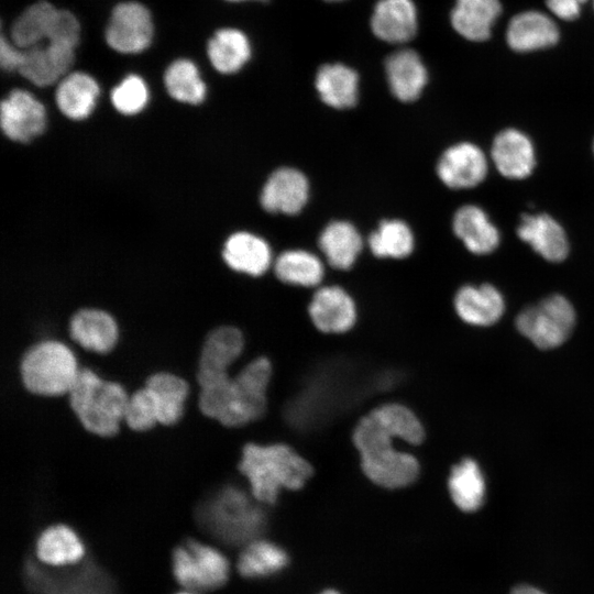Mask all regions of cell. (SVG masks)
I'll return each mask as SVG.
<instances>
[{
	"label": "cell",
	"instance_id": "cell-1",
	"mask_svg": "<svg viewBox=\"0 0 594 594\" xmlns=\"http://www.w3.org/2000/svg\"><path fill=\"white\" fill-rule=\"evenodd\" d=\"M424 438L419 418L398 403L372 409L360 419L352 435L363 473L374 484L391 490L413 484L420 472L416 457L399 450L394 441L417 446Z\"/></svg>",
	"mask_w": 594,
	"mask_h": 594
},
{
	"label": "cell",
	"instance_id": "cell-2",
	"mask_svg": "<svg viewBox=\"0 0 594 594\" xmlns=\"http://www.w3.org/2000/svg\"><path fill=\"white\" fill-rule=\"evenodd\" d=\"M272 364L264 358L248 363L237 375L229 371L198 372L199 408L227 427H241L260 419L266 408Z\"/></svg>",
	"mask_w": 594,
	"mask_h": 594
},
{
	"label": "cell",
	"instance_id": "cell-3",
	"mask_svg": "<svg viewBox=\"0 0 594 594\" xmlns=\"http://www.w3.org/2000/svg\"><path fill=\"white\" fill-rule=\"evenodd\" d=\"M251 495L261 504L273 505L282 491L301 488L312 475L309 462L284 443H248L239 462Z\"/></svg>",
	"mask_w": 594,
	"mask_h": 594
},
{
	"label": "cell",
	"instance_id": "cell-4",
	"mask_svg": "<svg viewBox=\"0 0 594 594\" xmlns=\"http://www.w3.org/2000/svg\"><path fill=\"white\" fill-rule=\"evenodd\" d=\"M252 495L227 485L201 503L197 518L215 538L229 544L257 539L265 527V514Z\"/></svg>",
	"mask_w": 594,
	"mask_h": 594
},
{
	"label": "cell",
	"instance_id": "cell-5",
	"mask_svg": "<svg viewBox=\"0 0 594 594\" xmlns=\"http://www.w3.org/2000/svg\"><path fill=\"white\" fill-rule=\"evenodd\" d=\"M68 395L70 407L86 430L100 437L119 431L129 400L122 385L82 369Z\"/></svg>",
	"mask_w": 594,
	"mask_h": 594
},
{
	"label": "cell",
	"instance_id": "cell-6",
	"mask_svg": "<svg viewBox=\"0 0 594 594\" xmlns=\"http://www.w3.org/2000/svg\"><path fill=\"white\" fill-rule=\"evenodd\" d=\"M79 372L73 351L55 340L33 345L26 351L20 365L25 388L41 396L68 394Z\"/></svg>",
	"mask_w": 594,
	"mask_h": 594
},
{
	"label": "cell",
	"instance_id": "cell-7",
	"mask_svg": "<svg viewBox=\"0 0 594 594\" xmlns=\"http://www.w3.org/2000/svg\"><path fill=\"white\" fill-rule=\"evenodd\" d=\"M156 35L152 10L139 0H122L110 10L103 29V42L122 56L141 55L148 51Z\"/></svg>",
	"mask_w": 594,
	"mask_h": 594
},
{
	"label": "cell",
	"instance_id": "cell-8",
	"mask_svg": "<svg viewBox=\"0 0 594 594\" xmlns=\"http://www.w3.org/2000/svg\"><path fill=\"white\" fill-rule=\"evenodd\" d=\"M53 568L34 562L26 564L25 575L32 594H113L111 580L94 563Z\"/></svg>",
	"mask_w": 594,
	"mask_h": 594
},
{
	"label": "cell",
	"instance_id": "cell-9",
	"mask_svg": "<svg viewBox=\"0 0 594 594\" xmlns=\"http://www.w3.org/2000/svg\"><path fill=\"white\" fill-rule=\"evenodd\" d=\"M575 324V311L561 295H551L524 309L516 318L517 330L542 350L563 344Z\"/></svg>",
	"mask_w": 594,
	"mask_h": 594
},
{
	"label": "cell",
	"instance_id": "cell-10",
	"mask_svg": "<svg viewBox=\"0 0 594 594\" xmlns=\"http://www.w3.org/2000/svg\"><path fill=\"white\" fill-rule=\"evenodd\" d=\"M173 572L177 582L189 591H207L222 586L229 578L228 559L216 548L187 540L173 554Z\"/></svg>",
	"mask_w": 594,
	"mask_h": 594
},
{
	"label": "cell",
	"instance_id": "cell-11",
	"mask_svg": "<svg viewBox=\"0 0 594 594\" xmlns=\"http://www.w3.org/2000/svg\"><path fill=\"white\" fill-rule=\"evenodd\" d=\"M44 103L23 88H13L0 105V124L4 135L15 142H30L46 127Z\"/></svg>",
	"mask_w": 594,
	"mask_h": 594
},
{
	"label": "cell",
	"instance_id": "cell-12",
	"mask_svg": "<svg viewBox=\"0 0 594 594\" xmlns=\"http://www.w3.org/2000/svg\"><path fill=\"white\" fill-rule=\"evenodd\" d=\"M77 53L78 51L73 47L53 42L38 44L23 50L16 74L34 87H51L75 69Z\"/></svg>",
	"mask_w": 594,
	"mask_h": 594
},
{
	"label": "cell",
	"instance_id": "cell-13",
	"mask_svg": "<svg viewBox=\"0 0 594 594\" xmlns=\"http://www.w3.org/2000/svg\"><path fill=\"white\" fill-rule=\"evenodd\" d=\"M487 161L473 143L461 142L448 147L437 164L439 179L449 188L466 189L481 184L487 174Z\"/></svg>",
	"mask_w": 594,
	"mask_h": 594
},
{
	"label": "cell",
	"instance_id": "cell-14",
	"mask_svg": "<svg viewBox=\"0 0 594 594\" xmlns=\"http://www.w3.org/2000/svg\"><path fill=\"white\" fill-rule=\"evenodd\" d=\"M309 198V182L304 173L293 167L274 170L265 182L260 202L271 213H299Z\"/></svg>",
	"mask_w": 594,
	"mask_h": 594
},
{
	"label": "cell",
	"instance_id": "cell-15",
	"mask_svg": "<svg viewBox=\"0 0 594 594\" xmlns=\"http://www.w3.org/2000/svg\"><path fill=\"white\" fill-rule=\"evenodd\" d=\"M314 326L323 333H344L356 321V306L351 295L339 286L318 288L308 306Z\"/></svg>",
	"mask_w": 594,
	"mask_h": 594
},
{
	"label": "cell",
	"instance_id": "cell-16",
	"mask_svg": "<svg viewBox=\"0 0 594 594\" xmlns=\"http://www.w3.org/2000/svg\"><path fill=\"white\" fill-rule=\"evenodd\" d=\"M98 79L87 70L75 68L55 88V103L69 120L81 121L91 116L100 97Z\"/></svg>",
	"mask_w": 594,
	"mask_h": 594
},
{
	"label": "cell",
	"instance_id": "cell-17",
	"mask_svg": "<svg viewBox=\"0 0 594 594\" xmlns=\"http://www.w3.org/2000/svg\"><path fill=\"white\" fill-rule=\"evenodd\" d=\"M58 7L51 0L26 4L9 22L4 31L10 41L22 50L47 42Z\"/></svg>",
	"mask_w": 594,
	"mask_h": 594
},
{
	"label": "cell",
	"instance_id": "cell-18",
	"mask_svg": "<svg viewBox=\"0 0 594 594\" xmlns=\"http://www.w3.org/2000/svg\"><path fill=\"white\" fill-rule=\"evenodd\" d=\"M417 10L411 0H378L371 18L374 35L387 43L402 44L417 32Z\"/></svg>",
	"mask_w": 594,
	"mask_h": 594
},
{
	"label": "cell",
	"instance_id": "cell-19",
	"mask_svg": "<svg viewBox=\"0 0 594 594\" xmlns=\"http://www.w3.org/2000/svg\"><path fill=\"white\" fill-rule=\"evenodd\" d=\"M492 158L497 170L510 179L528 177L536 165L531 140L515 129H506L496 135L492 145Z\"/></svg>",
	"mask_w": 594,
	"mask_h": 594
},
{
	"label": "cell",
	"instance_id": "cell-20",
	"mask_svg": "<svg viewBox=\"0 0 594 594\" xmlns=\"http://www.w3.org/2000/svg\"><path fill=\"white\" fill-rule=\"evenodd\" d=\"M206 57L217 73L233 75L250 61L252 47L248 35L238 28L217 29L206 41Z\"/></svg>",
	"mask_w": 594,
	"mask_h": 594
},
{
	"label": "cell",
	"instance_id": "cell-21",
	"mask_svg": "<svg viewBox=\"0 0 594 594\" xmlns=\"http://www.w3.org/2000/svg\"><path fill=\"white\" fill-rule=\"evenodd\" d=\"M391 92L403 102L419 98L427 81V69L417 52L403 48L391 54L385 62Z\"/></svg>",
	"mask_w": 594,
	"mask_h": 594
},
{
	"label": "cell",
	"instance_id": "cell-22",
	"mask_svg": "<svg viewBox=\"0 0 594 594\" xmlns=\"http://www.w3.org/2000/svg\"><path fill=\"white\" fill-rule=\"evenodd\" d=\"M517 234L547 261L561 262L568 256L564 229L549 215H524Z\"/></svg>",
	"mask_w": 594,
	"mask_h": 594
},
{
	"label": "cell",
	"instance_id": "cell-23",
	"mask_svg": "<svg viewBox=\"0 0 594 594\" xmlns=\"http://www.w3.org/2000/svg\"><path fill=\"white\" fill-rule=\"evenodd\" d=\"M453 302L460 319L472 326H492L502 318L505 311L502 294L490 284L461 287Z\"/></svg>",
	"mask_w": 594,
	"mask_h": 594
},
{
	"label": "cell",
	"instance_id": "cell-24",
	"mask_svg": "<svg viewBox=\"0 0 594 594\" xmlns=\"http://www.w3.org/2000/svg\"><path fill=\"white\" fill-rule=\"evenodd\" d=\"M559 30L554 21L539 11H525L508 23L506 41L516 52H530L554 45Z\"/></svg>",
	"mask_w": 594,
	"mask_h": 594
},
{
	"label": "cell",
	"instance_id": "cell-25",
	"mask_svg": "<svg viewBox=\"0 0 594 594\" xmlns=\"http://www.w3.org/2000/svg\"><path fill=\"white\" fill-rule=\"evenodd\" d=\"M222 257L233 271L251 276L263 275L272 264L270 244L263 238L246 231L235 232L227 239Z\"/></svg>",
	"mask_w": 594,
	"mask_h": 594
},
{
	"label": "cell",
	"instance_id": "cell-26",
	"mask_svg": "<svg viewBox=\"0 0 594 594\" xmlns=\"http://www.w3.org/2000/svg\"><path fill=\"white\" fill-rule=\"evenodd\" d=\"M70 337L88 351L110 352L118 340V326L108 312L99 309H81L69 324Z\"/></svg>",
	"mask_w": 594,
	"mask_h": 594
},
{
	"label": "cell",
	"instance_id": "cell-27",
	"mask_svg": "<svg viewBox=\"0 0 594 594\" xmlns=\"http://www.w3.org/2000/svg\"><path fill=\"white\" fill-rule=\"evenodd\" d=\"M200 67L189 57L170 61L162 73L166 94L175 101L189 106L201 105L207 97V84Z\"/></svg>",
	"mask_w": 594,
	"mask_h": 594
},
{
	"label": "cell",
	"instance_id": "cell-28",
	"mask_svg": "<svg viewBox=\"0 0 594 594\" xmlns=\"http://www.w3.org/2000/svg\"><path fill=\"white\" fill-rule=\"evenodd\" d=\"M452 228L465 248L474 254H488L499 244V232L486 212L477 206L465 205L454 213Z\"/></svg>",
	"mask_w": 594,
	"mask_h": 594
},
{
	"label": "cell",
	"instance_id": "cell-29",
	"mask_svg": "<svg viewBox=\"0 0 594 594\" xmlns=\"http://www.w3.org/2000/svg\"><path fill=\"white\" fill-rule=\"evenodd\" d=\"M315 85L320 99L331 108L348 109L358 102L359 76L346 65H322L317 72Z\"/></svg>",
	"mask_w": 594,
	"mask_h": 594
},
{
	"label": "cell",
	"instance_id": "cell-30",
	"mask_svg": "<svg viewBox=\"0 0 594 594\" xmlns=\"http://www.w3.org/2000/svg\"><path fill=\"white\" fill-rule=\"evenodd\" d=\"M318 244L327 262L341 271L353 266L363 248L358 229L344 220L327 224L319 235Z\"/></svg>",
	"mask_w": 594,
	"mask_h": 594
},
{
	"label": "cell",
	"instance_id": "cell-31",
	"mask_svg": "<svg viewBox=\"0 0 594 594\" xmlns=\"http://www.w3.org/2000/svg\"><path fill=\"white\" fill-rule=\"evenodd\" d=\"M501 11L498 0H457L451 11V24L464 38L482 42L490 37Z\"/></svg>",
	"mask_w": 594,
	"mask_h": 594
},
{
	"label": "cell",
	"instance_id": "cell-32",
	"mask_svg": "<svg viewBox=\"0 0 594 594\" xmlns=\"http://www.w3.org/2000/svg\"><path fill=\"white\" fill-rule=\"evenodd\" d=\"M448 488L452 502L463 513H475L485 503V477L473 459L465 458L452 468Z\"/></svg>",
	"mask_w": 594,
	"mask_h": 594
},
{
	"label": "cell",
	"instance_id": "cell-33",
	"mask_svg": "<svg viewBox=\"0 0 594 594\" xmlns=\"http://www.w3.org/2000/svg\"><path fill=\"white\" fill-rule=\"evenodd\" d=\"M85 548L77 534L65 525L46 528L37 539L36 556L50 566H67L78 563Z\"/></svg>",
	"mask_w": 594,
	"mask_h": 594
},
{
	"label": "cell",
	"instance_id": "cell-34",
	"mask_svg": "<svg viewBox=\"0 0 594 594\" xmlns=\"http://www.w3.org/2000/svg\"><path fill=\"white\" fill-rule=\"evenodd\" d=\"M244 349V338L234 327L224 326L211 331L205 340L198 372L229 371Z\"/></svg>",
	"mask_w": 594,
	"mask_h": 594
},
{
	"label": "cell",
	"instance_id": "cell-35",
	"mask_svg": "<svg viewBox=\"0 0 594 594\" xmlns=\"http://www.w3.org/2000/svg\"><path fill=\"white\" fill-rule=\"evenodd\" d=\"M145 386L155 399L158 422L170 426L183 417L189 386L185 380L167 372L151 375Z\"/></svg>",
	"mask_w": 594,
	"mask_h": 594
},
{
	"label": "cell",
	"instance_id": "cell-36",
	"mask_svg": "<svg viewBox=\"0 0 594 594\" xmlns=\"http://www.w3.org/2000/svg\"><path fill=\"white\" fill-rule=\"evenodd\" d=\"M288 562V553L280 546L257 538L246 543L241 551L238 570L248 579L267 578L283 571Z\"/></svg>",
	"mask_w": 594,
	"mask_h": 594
},
{
	"label": "cell",
	"instance_id": "cell-37",
	"mask_svg": "<svg viewBox=\"0 0 594 594\" xmlns=\"http://www.w3.org/2000/svg\"><path fill=\"white\" fill-rule=\"evenodd\" d=\"M276 277L288 285L314 287L321 283L324 267L321 260L306 250H287L273 263Z\"/></svg>",
	"mask_w": 594,
	"mask_h": 594
},
{
	"label": "cell",
	"instance_id": "cell-38",
	"mask_svg": "<svg viewBox=\"0 0 594 594\" xmlns=\"http://www.w3.org/2000/svg\"><path fill=\"white\" fill-rule=\"evenodd\" d=\"M369 246L376 257L404 258L411 254L415 238L410 227L403 220H383L369 237Z\"/></svg>",
	"mask_w": 594,
	"mask_h": 594
},
{
	"label": "cell",
	"instance_id": "cell-39",
	"mask_svg": "<svg viewBox=\"0 0 594 594\" xmlns=\"http://www.w3.org/2000/svg\"><path fill=\"white\" fill-rule=\"evenodd\" d=\"M151 98L146 79L139 73L125 74L110 90L109 99L117 112L136 116L148 105Z\"/></svg>",
	"mask_w": 594,
	"mask_h": 594
},
{
	"label": "cell",
	"instance_id": "cell-40",
	"mask_svg": "<svg viewBox=\"0 0 594 594\" xmlns=\"http://www.w3.org/2000/svg\"><path fill=\"white\" fill-rule=\"evenodd\" d=\"M123 421L135 431H146L160 424L155 399L146 386L129 396Z\"/></svg>",
	"mask_w": 594,
	"mask_h": 594
},
{
	"label": "cell",
	"instance_id": "cell-41",
	"mask_svg": "<svg viewBox=\"0 0 594 594\" xmlns=\"http://www.w3.org/2000/svg\"><path fill=\"white\" fill-rule=\"evenodd\" d=\"M23 57V50L14 45L4 31H0V68L3 73L16 74Z\"/></svg>",
	"mask_w": 594,
	"mask_h": 594
},
{
	"label": "cell",
	"instance_id": "cell-42",
	"mask_svg": "<svg viewBox=\"0 0 594 594\" xmlns=\"http://www.w3.org/2000/svg\"><path fill=\"white\" fill-rule=\"evenodd\" d=\"M586 0H546L549 10L559 19L574 20Z\"/></svg>",
	"mask_w": 594,
	"mask_h": 594
},
{
	"label": "cell",
	"instance_id": "cell-43",
	"mask_svg": "<svg viewBox=\"0 0 594 594\" xmlns=\"http://www.w3.org/2000/svg\"><path fill=\"white\" fill-rule=\"evenodd\" d=\"M507 594H549L544 588L529 582L513 585Z\"/></svg>",
	"mask_w": 594,
	"mask_h": 594
},
{
	"label": "cell",
	"instance_id": "cell-44",
	"mask_svg": "<svg viewBox=\"0 0 594 594\" xmlns=\"http://www.w3.org/2000/svg\"><path fill=\"white\" fill-rule=\"evenodd\" d=\"M318 594H341V593L333 588H327V590L321 591Z\"/></svg>",
	"mask_w": 594,
	"mask_h": 594
},
{
	"label": "cell",
	"instance_id": "cell-45",
	"mask_svg": "<svg viewBox=\"0 0 594 594\" xmlns=\"http://www.w3.org/2000/svg\"><path fill=\"white\" fill-rule=\"evenodd\" d=\"M226 2H230V3H240V2H246V1H261V2H264V1H267V0H223Z\"/></svg>",
	"mask_w": 594,
	"mask_h": 594
},
{
	"label": "cell",
	"instance_id": "cell-46",
	"mask_svg": "<svg viewBox=\"0 0 594 594\" xmlns=\"http://www.w3.org/2000/svg\"><path fill=\"white\" fill-rule=\"evenodd\" d=\"M177 594H196V593H194V591H191V592L189 591V592H180V593H177Z\"/></svg>",
	"mask_w": 594,
	"mask_h": 594
},
{
	"label": "cell",
	"instance_id": "cell-47",
	"mask_svg": "<svg viewBox=\"0 0 594 594\" xmlns=\"http://www.w3.org/2000/svg\"><path fill=\"white\" fill-rule=\"evenodd\" d=\"M324 1H329V2H338V1H343V0H324Z\"/></svg>",
	"mask_w": 594,
	"mask_h": 594
},
{
	"label": "cell",
	"instance_id": "cell-48",
	"mask_svg": "<svg viewBox=\"0 0 594 594\" xmlns=\"http://www.w3.org/2000/svg\"><path fill=\"white\" fill-rule=\"evenodd\" d=\"M593 151H594V144H593Z\"/></svg>",
	"mask_w": 594,
	"mask_h": 594
}]
</instances>
